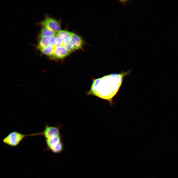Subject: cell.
Instances as JSON below:
<instances>
[{
	"label": "cell",
	"instance_id": "cell-9",
	"mask_svg": "<svg viewBox=\"0 0 178 178\" xmlns=\"http://www.w3.org/2000/svg\"><path fill=\"white\" fill-rule=\"evenodd\" d=\"M55 34V33L46 27H43L39 34L40 37H50Z\"/></svg>",
	"mask_w": 178,
	"mask_h": 178
},
{
	"label": "cell",
	"instance_id": "cell-14",
	"mask_svg": "<svg viewBox=\"0 0 178 178\" xmlns=\"http://www.w3.org/2000/svg\"><path fill=\"white\" fill-rule=\"evenodd\" d=\"M129 1L128 0H118V1L120 3L124 4L125 5L126 3L128 2Z\"/></svg>",
	"mask_w": 178,
	"mask_h": 178
},
{
	"label": "cell",
	"instance_id": "cell-11",
	"mask_svg": "<svg viewBox=\"0 0 178 178\" xmlns=\"http://www.w3.org/2000/svg\"><path fill=\"white\" fill-rule=\"evenodd\" d=\"M62 46L67 50L71 53L75 51L73 48L71 39L70 41L64 43L63 42Z\"/></svg>",
	"mask_w": 178,
	"mask_h": 178
},
{
	"label": "cell",
	"instance_id": "cell-3",
	"mask_svg": "<svg viewBox=\"0 0 178 178\" xmlns=\"http://www.w3.org/2000/svg\"><path fill=\"white\" fill-rule=\"evenodd\" d=\"M43 135V132L29 134H24L16 131H14L9 133L2 140L4 144L12 147L18 145L25 137L29 136Z\"/></svg>",
	"mask_w": 178,
	"mask_h": 178
},
{
	"label": "cell",
	"instance_id": "cell-2",
	"mask_svg": "<svg viewBox=\"0 0 178 178\" xmlns=\"http://www.w3.org/2000/svg\"><path fill=\"white\" fill-rule=\"evenodd\" d=\"M59 129V126L45 124L42 132L47 149L55 153L61 152L63 149Z\"/></svg>",
	"mask_w": 178,
	"mask_h": 178
},
{
	"label": "cell",
	"instance_id": "cell-5",
	"mask_svg": "<svg viewBox=\"0 0 178 178\" xmlns=\"http://www.w3.org/2000/svg\"><path fill=\"white\" fill-rule=\"evenodd\" d=\"M70 53L62 46L55 49L51 58L54 59H62L68 55Z\"/></svg>",
	"mask_w": 178,
	"mask_h": 178
},
{
	"label": "cell",
	"instance_id": "cell-13",
	"mask_svg": "<svg viewBox=\"0 0 178 178\" xmlns=\"http://www.w3.org/2000/svg\"><path fill=\"white\" fill-rule=\"evenodd\" d=\"M63 43V41L59 38L57 37L54 47L56 48L62 46Z\"/></svg>",
	"mask_w": 178,
	"mask_h": 178
},
{
	"label": "cell",
	"instance_id": "cell-1",
	"mask_svg": "<svg viewBox=\"0 0 178 178\" xmlns=\"http://www.w3.org/2000/svg\"><path fill=\"white\" fill-rule=\"evenodd\" d=\"M130 72L128 70L110 74L94 80L88 94L107 100L111 106L114 104L113 98L120 89L124 78Z\"/></svg>",
	"mask_w": 178,
	"mask_h": 178
},
{
	"label": "cell",
	"instance_id": "cell-8",
	"mask_svg": "<svg viewBox=\"0 0 178 178\" xmlns=\"http://www.w3.org/2000/svg\"><path fill=\"white\" fill-rule=\"evenodd\" d=\"M55 48L54 46L49 45L44 47L40 48L39 49L44 54L51 57Z\"/></svg>",
	"mask_w": 178,
	"mask_h": 178
},
{
	"label": "cell",
	"instance_id": "cell-7",
	"mask_svg": "<svg viewBox=\"0 0 178 178\" xmlns=\"http://www.w3.org/2000/svg\"><path fill=\"white\" fill-rule=\"evenodd\" d=\"M72 33L66 30H60L57 32L56 35L63 41L70 38Z\"/></svg>",
	"mask_w": 178,
	"mask_h": 178
},
{
	"label": "cell",
	"instance_id": "cell-10",
	"mask_svg": "<svg viewBox=\"0 0 178 178\" xmlns=\"http://www.w3.org/2000/svg\"><path fill=\"white\" fill-rule=\"evenodd\" d=\"M37 46L39 49L49 45L50 37H43L40 38Z\"/></svg>",
	"mask_w": 178,
	"mask_h": 178
},
{
	"label": "cell",
	"instance_id": "cell-12",
	"mask_svg": "<svg viewBox=\"0 0 178 178\" xmlns=\"http://www.w3.org/2000/svg\"><path fill=\"white\" fill-rule=\"evenodd\" d=\"M57 37V36L55 34L50 37L49 45L54 46Z\"/></svg>",
	"mask_w": 178,
	"mask_h": 178
},
{
	"label": "cell",
	"instance_id": "cell-6",
	"mask_svg": "<svg viewBox=\"0 0 178 178\" xmlns=\"http://www.w3.org/2000/svg\"><path fill=\"white\" fill-rule=\"evenodd\" d=\"M71 40L73 48L75 50L81 49L83 45V42L82 38L74 33H72Z\"/></svg>",
	"mask_w": 178,
	"mask_h": 178
},
{
	"label": "cell",
	"instance_id": "cell-4",
	"mask_svg": "<svg viewBox=\"0 0 178 178\" xmlns=\"http://www.w3.org/2000/svg\"><path fill=\"white\" fill-rule=\"evenodd\" d=\"M41 24L43 27H46L55 33L58 32L61 28L59 23L56 20L50 17L46 18L41 22Z\"/></svg>",
	"mask_w": 178,
	"mask_h": 178
}]
</instances>
